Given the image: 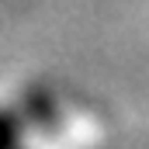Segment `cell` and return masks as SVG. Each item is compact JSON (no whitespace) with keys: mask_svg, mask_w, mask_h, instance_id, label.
<instances>
[{"mask_svg":"<svg viewBox=\"0 0 149 149\" xmlns=\"http://www.w3.org/2000/svg\"><path fill=\"white\" fill-rule=\"evenodd\" d=\"M24 135V118L10 108H0V149H17Z\"/></svg>","mask_w":149,"mask_h":149,"instance_id":"1","label":"cell"}]
</instances>
